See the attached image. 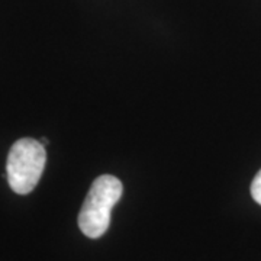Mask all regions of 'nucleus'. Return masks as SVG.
<instances>
[{
  "instance_id": "1",
  "label": "nucleus",
  "mask_w": 261,
  "mask_h": 261,
  "mask_svg": "<svg viewBox=\"0 0 261 261\" xmlns=\"http://www.w3.org/2000/svg\"><path fill=\"white\" fill-rule=\"evenodd\" d=\"M123 186L115 176L103 174L93 181L79 214V228L89 238H100L111 224L113 206L121 199Z\"/></svg>"
},
{
  "instance_id": "2",
  "label": "nucleus",
  "mask_w": 261,
  "mask_h": 261,
  "mask_svg": "<svg viewBox=\"0 0 261 261\" xmlns=\"http://www.w3.org/2000/svg\"><path fill=\"white\" fill-rule=\"evenodd\" d=\"M47 163L45 145L32 138L18 140L9 151L6 171L10 189L18 195H28L37 187Z\"/></svg>"
},
{
  "instance_id": "3",
  "label": "nucleus",
  "mask_w": 261,
  "mask_h": 261,
  "mask_svg": "<svg viewBox=\"0 0 261 261\" xmlns=\"http://www.w3.org/2000/svg\"><path fill=\"white\" fill-rule=\"evenodd\" d=\"M251 196L252 199L261 205V170L255 174V177L251 183Z\"/></svg>"
},
{
  "instance_id": "4",
  "label": "nucleus",
  "mask_w": 261,
  "mask_h": 261,
  "mask_svg": "<svg viewBox=\"0 0 261 261\" xmlns=\"http://www.w3.org/2000/svg\"><path fill=\"white\" fill-rule=\"evenodd\" d=\"M41 142H42L44 145H47V144H48V140H47V138H42V140H41Z\"/></svg>"
}]
</instances>
